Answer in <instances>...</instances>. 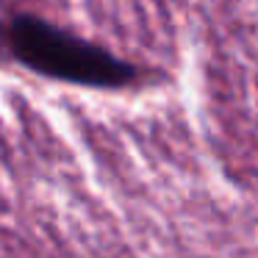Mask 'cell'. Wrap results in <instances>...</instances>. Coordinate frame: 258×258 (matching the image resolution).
<instances>
[{
  "mask_svg": "<svg viewBox=\"0 0 258 258\" xmlns=\"http://www.w3.org/2000/svg\"><path fill=\"white\" fill-rule=\"evenodd\" d=\"M9 45L23 64L58 81L114 89L136 78L131 64L34 17H17L9 25Z\"/></svg>",
  "mask_w": 258,
  "mask_h": 258,
  "instance_id": "6da1fadb",
  "label": "cell"
}]
</instances>
